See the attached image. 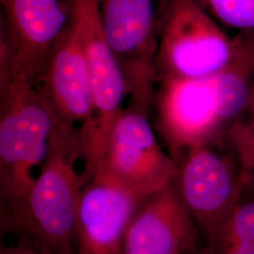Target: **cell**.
I'll list each match as a JSON object with an SVG mask.
<instances>
[{
	"label": "cell",
	"mask_w": 254,
	"mask_h": 254,
	"mask_svg": "<svg viewBox=\"0 0 254 254\" xmlns=\"http://www.w3.org/2000/svg\"><path fill=\"white\" fill-rule=\"evenodd\" d=\"M73 24L88 65L93 98L91 127L77 133L79 148L83 149L109 133L129 94L124 73L102 27L98 0H74Z\"/></svg>",
	"instance_id": "9"
},
{
	"label": "cell",
	"mask_w": 254,
	"mask_h": 254,
	"mask_svg": "<svg viewBox=\"0 0 254 254\" xmlns=\"http://www.w3.org/2000/svg\"><path fill=\"white\" fill-rule=\"evenodd\" d=\"M169 0H98L101 24L129 101L152 109L160 27Z\"/></svg>",
	"instance_id": "6"
},
{
	"label": "cell",
	"mask_w": 254,
	"mask_h": 254,
	"mask_svg": "<svg viewBox=\"0 0 254 254\" xmlns=\"http://www.w3.org/2000/svg\"><path fill=\"white\" fill-rule=\"evenodd\" d=\"M200 254H210V252H209V250H206V251H204V252H202Z\"/></svg>",
	"instance_id": "19"
},
{
	"label": "cell",
	"mask_w": 254,
	"mask_h": 254,
	"mask_svg": "<svg viewBox=\"0 0 254 254\" xmlns=\"http://www.w3.org/2000/svg\"><path fill=\"white\" fill-rule=\"evenodd\" d=\"M248 180H249V183H250L252 186H254V172H252V173H249Z\"/></svg>",
	"instance_id": "18"
},
{
	"label": "cell",
	"mask_w": 254,
	"mask_h": 254,
	"mask_svg": "<svg viewBox=\"0 0 254 254\" xmlns=\"http://www.w3.org/2000/svg\"><path fill=\"white\" fill-rule=\"evenodd\" d=\"M221 141L193 146L177 162L173 185L191 218L209 239L242 197L248 173L236 155L220 149Z\"/></svg>",
	"instance_id": "8"
},
{
	"label": "cell",
	"mask_w": 254,
	"mask_h": 254,
	"mask_svg": "<svg viewBox=\"0 0 254 254\" xmlns=\"http://www.w3.org/2000/svg\"><path fill=\"white\" fill-rule=\"evenodd\" d=\"M225 139L246 173L254 171V88L245 108L228 127Z\"/></svg>",
	"instance_id": "15"
},
{
	"label": "cell",
	"mask_w": 254,
	"mask_h": 254,
	"mask_svg": "<svg viewBox=\"0 0 254 254\" xmlns=\"http://www.w3.org/2000/svg\"><path fill=\"white\" fill-rule=\"evenodd\" d=\"M58 120L38 87L0 78V212L4 232L25 236L27 201Z\"/></svg>",
	"instance_id": "1"
},
{
	"label": "cell",
	"mask_w": 254,
	"mask_h": 254,
	"mask_svg": "<svg viewBox=\"0 0 254 254\" xmlns=\"http://www.w3.org/2000/svg\"><path fill=\"white\" fill-rule=\"evenodd\" d=\"M0 254H56L46 252L41 249H32L23 246L18 247H9V248H2Z\"/></svg>",
	"instance_id": "17"
},
{
	"label": "cell",
	"mask_w": 254,
	"mask_h": 254,
	"mask_svg": "<svg viewBox=\"0 0 254 254\" xmlns=\"http://www.w3.org/2000/svg\"><path fill=\"white\" fill-rule=\"evenodd\" d=\"M55 117L64 127L87 131L92 124L91 78L73 20L55 47L38 87Z\"/></svg>",
	"instance_id": "11"
},
{
	"label": "cell",
	"mask_w": 254,
	"mask_h": 254,
	"mask_svg": "<svg viewBox=\"0 0 254 254\" xmlns=\"http://www.w3.org/2000/svg\"><path fill=\"white\" fill-rule=\"evenodd\" d=\"M197 225L172 184L146 198L128 229L123 254H187Z\"/></svg>",
	"instance_id": "12"
},
{
	"label": "cell",
	"mask_w": 254,
	"mask_h": 254,
	"mask_svg": "<svg viewBox=\"0 0 254 254\" xmlns=\"http://www.w3.org/2000/svg\"><path fill=\"white\" fill-rule=\"evenodd\" d=\"M81 159L77 131L57 122L46 159L27 201L25 236L38 249L56 254H74L75 222L83 173L76 170Z\"/></svg>",
	"instance_id": "3"
},
{
	"label": "cell",
	"mask_w": 254,
	"mask_h": 254,
	"mask_svg": "<svg viewBox=\"0 0 254 254\" xmlns=\"http://www.w3.org/2000/svg\"><path fill=\"white\" fill-rule=\"evenodd\" d=\"M245 191L209 239L210 254H254V194Z\"/></svg>",
	"instance_id": "14"
},
{
	"label": "cell",
	"mask_w": 254,
	"mask_h": 254,
	"mask_svg": "<svg viewBox=\"0 0 254 254\" xmlns=\"http://www.w3.org/2000/svg\"><path fill=\"white\" fill-rule=\"evenodd\" d=\"M151 110L129 101L109 133L80 150L85 183L98 179L143 198L173 184L178 167L155 137Z\"/></svg>",
	"instance_id": "2"
},
{
	"label": "cell",
	"mask_w": 254,
	"mask_h": 254,
	"mask_svg": "<svg viewBox=\"0 0 254 254\" xmlns=\"http://www.w3.org/2000/svg\"><path fill=\"white\" fill-rule=\"evenodd\" d=\"M145 199L108 182H87L77 205L75 254H123L128 229Z\"/></svg>",
	"instance_id": "10"
},
{
	"label": "cell",
	"mask_w": 254,
	"mask_h": 254,
	"mask_svg": "<svg viewBox=\"0 0 254 254\" xmlns=\"http://www.w3.org/2000/svg\"><path fill=\"white\" fill-rule=\"evenodd\" d=\"M0 78L39 87L73 20L74 0H1Z\"/></svg>",
	"instance_id": "4"
},
{
	"label": "cell",
	"mask_w": 254,
	"mask_h": 254,
	"mask_svg": "<svg viewBox=\"0 0 254 254\" xmlns=\"http://www.w3.org/2000/svg\"><path fill=\"white\" fill-rule=\"evenodd\" d=\"M235 45V37L228 36L196 0H169L159 33L156 81L217 75Z\"/></svg>",
	"instance_id": "5"
},
{
	"label": "cell",
	"mask_w": 254,
	"mask_h": 254,
	"mask_svg": "<svg viewBox=\"0 0 254 254\" xmlns=\"http://www.w3.org/2000/svg\"><path fill=\"white\" fill-rule=\"evenodd\" d=\"M235 41L230 62L216 75L226 131L245 108L254 88V31L237 33Z\"/></svg>",
	"instance_id": "13"
},
{
	"label": "cell",
	"mask_w": 254,
	"mask_h": 254,
	"mask_svg": "<svg viewBox=\"0 0 254 254\" xmlns=\"http://www.w3.org/2000/svg\"><path fill=\"white\" fill-rule=\"evenodd\" d=\"M152 109H155L154 128L176 164L191 147L215 144L225 138L216 75L158 79Z\"/></svg>",
	"instance_id": "7"
},
{
	"label": "cell",
	"mask_w": 254,
	"mask_h": 254,
	"mask_svg": "<svg viewBox=\"0 0 254 254\" xmlns=\"http://www.w3.org/2000/svg\"><path fill=\"white\" fill-rule=\"evenodd\" d=\"M215 19L238 33L254 31V0H196Z\"/></svg>",
	"instance_id": "16"
}]
</instances>
